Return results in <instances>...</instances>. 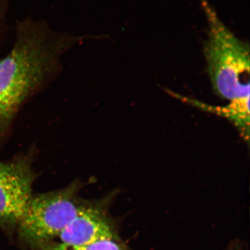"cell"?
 <instances>
[{"label":"cell","instance_id":"obj_3","mask_svg":"<svg viewBox=\"0 0 250 250\" xmlns=\"http://www.w3.org/2000/svg\"><path fill=\"white\" fill-rule=\"evenodd\" d=\"M83 184L77 179L62 189L33 194L16 227L21 239L41 248L58 238L88 202L79 195Z\"/></svg>","mask_w":250,"mask_h":250},{"label":"cell","instance_id":"obj_7","mask_svg":"<svg viewBox=\"0 0 250 250\" xmlns=\"http://www.w3.org/2000/svg\"><path fill=\"white\" fill-rule=\"evenodd\" d=\"M42 250H129L120 237L106 238L83 246H67L61 243H47Z\"/></svg>","mask_w":250,"mask_h":250},{"label":"cell","instance_id":"obj_8","mask_svg":"<svg viewBox=\"0 0 250 250\" xmlns=\"http://www.w3.org/2000/svg\"><path fill=\"white\" fill-rule=\"evenodd\" d=\"M0 1H1V0H0Z\"/></svg>","mask_w":250,"mask_h":250},{"label":"cell","instance_id":"obj_2","mask_svg":"<svg viewBox=\"0 0 250 250\" xmlns=\"http://www.w3.org/2000/svg\"><path fill=\"white\" fill-rule=\"evenodd\" d=\"M208 24L204 54L215 93L232 101L250 96V46L224 24L208 0H200Z\"/></svg>","mask_w":250,"mask_h":250},{"label":"cell","instance_id":"obj_4","mask_svg":"<svg viewBox=\"0 0 250 250\" xmlns=\"http://www.w3.org/2000/svg\"><path fill=\"white\" fill-rule=\"evenodd\" d=\"M39 152L32 145L9 160H0V229L16 228L34 194L39 176L34 168Z\"/></svg>","mask_w":250,"mask_h":250},{"label":"cell","instance_id":"obj_6","mask_svg":"<svg viewBox=\"0 0 250 250\" xmlns=\"http://www.w3.org/2000/svg\"><path fill=\"white\" fill-rule=\"evenodd\" d=\"M174 94V96L201 108L205 111L215 113L218 116L227 118L239 131L241 137L249 144L250 140V96L245 97L230 101L229 104L225 106H215L206 104L197 100L181 96L178 94Z\"/></svg>","mask_w":250,"mask_h":250},{"label":"cell","instance_id":"obj_5","mask_svg":"<svg viewBox=\"0 0 250 250\" xmlns=\"http://www.w3.org/2000/svg\"><path fill=\"white\" fill-rule=\"evenodd\" d=\"M105 206L106 201H88L76 218L59 234V243L67 246H83L119 237Z\"/></svg>","mask_w":250,"mask_h":250},{"label":"cell","instance_id":"obj_1","mask_svg":"<svg viewBox=\"0 0 250 250\" xmlns=\"http://www.w3.org/2000/svg\"><path fill=\"white\" fill-rule=\"evenodd\" d=\"M77 41L39 22H23L18 28L12 49L0 59V152L20 112L59 77L62 56Z\"/></svg>","mask_w":250,"mask_h":250}]
</instances>
